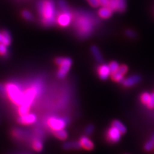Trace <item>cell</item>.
Here are the masks:
<instances>
[{
	"mask_svg": "<svg viewBox=\"0 0 154 154\" xmlns=\"http://www.w3.org/2000/svg\"><path fill=\"white\" fill-rule=\"evenodd\" d=\"M38 10L42 22L45 25H51L56 21L58 14L52 0H41L38 3Z\"/></svg>",
	"mask_w": 154,
	"mask_h": 154,
	"instance_id": "cell-1",
	"label": "cell"
},
{
	"mask_svg": "<svg viewBox=\"0 0 154 154\" xmlns=\"http://www.w3.org/2000/svg\"><path fill=\"white\" fill-rule=\"evenodd\" d=\"M93 19L88 14L82 13L76 16L75 26L79 35L83 37L89 36L93 32Z\"/></svg>",
	"mask_w": 154,
	"mask_h": 154,
	"instance_id": "cell-2",
	"label": "cell"
},
{
	"mask_svg": "<svg viewBox=\"0 0 154 154\" xmlns=\"http://www.w3.org/2000/svg\"><path fill=\"white\" fill-rule=\"evenodd\" d=\"M5 87L7 95L13 103L19 106L23 104L24 101V92L21 91L18 85L14 83H8Z\"/></svg>",
	"mask_w": 154,
	"mask_h": 154,
	"instance_id": "cell-3",
	"label": "cell"
},
{
	"mask_svg": "<svg viewBox=\"0 0 154 154\" xmlns=\"http://www.w3.org/2000/svg\"><path fill=\"white\" fill-rule=\"evenodd\" d=\"M42 85L40 82H35L24 92V101L23 104L30 106L33 100L41 93Z\"/></svg>",
	"mask_w": 154,
	"mask_h": 154,
	"instance_id": "cell-4",
	"label": "cell"
},
{
	"mask_svg": "<svg viewBox=\"0 0 154 154\" xmlns=\"http://www.w3.org/2000/svg\"><path fill=\"white\" fill-rule=\"evenodd\" d=\"M56 63L59 66V69L57 73V76L59 79H63L68 73L71 66L72 64V60L69 58H57L56 59Z\"/></svg>",
	"mask_w": 154,
	"mask_h": 154,
	"instance_id": "cell-5",
	"label": "cell"
},
{
	"mask_svg": "<svg viewBox=\"0 0 154 154\" xmlns=\"http://www.w3.org/2000/svg\"><path fill=\"white\" fill-rule=\"evenodd\" d=\"M73 19V15L69 10L61 11V12L57 14L56 21L60 26L66 27L69 26Z\"/></svg>",
	"mask_w": 154,
	"mask_h": 154,
	"instance_id": "cell-6",
	"label": "cell"
},
{
	"mask_svg": "<svg viewBox=\"0 0 154 154\" xmlns=\"http://www.w3.org/2000/svg\"><path fill=\"white\" fill-rule=\"evenodd\" d=\"M67 123L66 118L51 117L48 120V125L53 131L64 129Z\"/></svg>",
	"mask_w": 154,
	"mask_h": 154,
	"instance_id": "cell-7",
	"label": "cell"
},
{
	"mask_svg": "<svg viewBox=\"0 0 154 154\" xmlns=\"http://www.w3.org/2000/svg\"><path fill=\"white\" fill-rule=\"evenodd\" d=\"M122 133L114 127H110L107 132V139L110 143H117L121 139Z\"/></svg>",
	"mask_w": 154,
	"mask_h": 154,
	"instance_id": "cell-8",
	"label": "cell"
},
{
	"mask_svg": "<svg viewBox=\"0 0 154 154\" xmlns=\"http://www.w3.org/2000/svg\"><path fill=\"white\" fill-rule=\"evenodd\" d=\"M37 121V116L32 113H28L25 115L20 116L17 119V122L23 125H32Z\"/></svg>",
	"mask_w": 154,
	"mask_h": 154,
	"instance_id": "cell-9",
	"label": "cell"
},
{
	"mask_svg": "<svg viewBox=\"0 0 154 154\" xmlns=\"http://www.w3.org/2000/svg\"><path fill=\"white\" fill-rule=\"evenodd\" d=\"M128 71V67L127 66L122 65L119 66V69L117 71L112 74V78L116 82H122L123 80V76L127 73Z\"/></svg>",
	"mask_w": 154,
	"mask_h": 154,
	"instance_id": "cell-10",
	"label": "cell"
},
{
	"mask_svg": "<svg viewBox=\"0 0 154 154\" xmlns=\"http://www.w3.org/2000/svg\"><path fill=\"white\" fill-rule=\"evenodd\" d=\"M98 73L100 78L102 80H106L109 78L110 75L111 74L109 66L106 64L101 65L98 69Z\"/></svg>",
	"mask_w": 154,
	"mask_h": 154,
	"instance_id": "cell-11",
	"label": "cell"
},
{
	"mask_svg": "<svg viewBox=\"0 0 154 154\" xmlns=\"http://www.w3.org/2000/svg\"><path fill=\"white\" fill-rule=\"evenodd\" d=\"M141 80V77L139 75H135L129 76L126 79H123L122 84L125 87H131L139 83Z\"/></svg>",
	"mask_w": 154,
	"mask_h": 154,
	"instance_id": "cell-12",
	"label": "cell"
},
{
	"mask_svg": "<svg viewBox=\"0 0 154 154\" xmlns=\"http://www.w3.org/2000/svg\"><path fill=\"white\" fill-rule=\"evenodd\" d=\"M80 143L82 147L84 148L86 150H91L94 148V144L87 136H82L80 139Z\"/></svg>",
	"mask_w": 154,
	"mask_h": 154,
	"instance_id": "cell-13",
	"label": "cell"
},
{
	"mask_svg": "<svg viewBox=\"0 0 154 154\" xmlns=\"http://www.w3.org/2000/svg\"><path fill=\"white\" fill-rule=\"evenodd\" d=\"M112 11L108 6L103 7L101 8L98 11V15L100 17L103 19H107L112 15Z\"/></svg>",
	"mask_w": 154,
	"mask_h": 154,
	"instance_id": "cell-14",
	"label": "cell"
},
{
	"mask_svg": "<svg viewBox=\"0 0 154 154\" xmlns=\"http://www.w3.org/2000/svg\"><path fill=\"white\" fill-rule=\"evenodd\" d=\"M82 147L80 141H72L67 142L63 144V148L66 150L70 149H79Z\"/></svg>",
	"mask_w": 154,
	"mask_h": 154,
	"instance_id": "cell-15",
	"label": "cell"
},
{
	"mask_svg": "<svg viewBox=\"0 0 154 154\" xmlns=\"http://www.w3.org/2000/svg\"><path fill=\"white\" fill-rule=\"evenodd\" d=\"M91 52L95 58V59L97 60L99 62H102L103 61V57L102 54L99 50L98 48L96 47V46H93L91 47Z\"/></svg>",
	"mask_w": 154,
	"mask_h": 154,
	"instance_id": "cell-16",
	"label": "cell"
},
{
	"mask_svg": "<svg viewBox=\"0 0 154 154\" xmlns=\"http://www.w3.org/2000/svg\"><path fill=\"white\" fill-rule=\"evenodd\" d=\"M54 136L58 139H61V140H64L67 137V133L64 129L58 130V131H54Z\"/></svg>",
	"mask_w": 154,
	"mask_h": 154,
	"instance_id": "cell-17",
	"label": "cell"
},
{
	"mask_svg": "<svg viewBox=\"0 0 154 154\" xmlns=\"http://www.w3.org/2000/svg\"><path fill=\"white\" fill-rule=\"evenodd\" d=\"M112 126L116 128H117L122 134H125L127 131V128L125 125L121 122L118 121V120H115V121L113 122Z\"/></svg>",
	"mask_w": 154,
	"mask_h": 154,
	"instance_id": "cell-18",
	"label": "cell"
},
{
	"mask_svg": "<svg viewBox=\"0 0 154 154\" xmlns=\"http://www.w3.org/2000/svg\"><path fill=\"white\" fill-rule=\"evenodd\" d=\"M32 147L37 152H40L42 150L43 144L42 141L38 139H35L33 140L32 143Z\"/></svg>",
	"mask_w": 154,
	"mask_h": 154,
	"instance_id": "cell-19",
	"label": "cell"
},
{
	"mask_svg": "<svg viewBox=\"0 0 154 154\" xmlns=\"http://www.w3.org/2000/svg\"><path fill=\"white\" fill-rule=\"evenodd\" d=\"M30 106L27 105L26 104H21L19 105V107L18 109V112L20 116L25 115L28 113H29V110H30Z\"/></svg>",
	"mask_w": 154,
	"mask_h": 154,
	"instance_id": "cell-20",
	"label": "cell"
},
{
	"mask_svg": "<svg viewBox=\"0 0 154 154\" xmlns=\"http://www.w3.org/2000/svg\"><path fill=\"white\" fill-rule=\"evenodd\" d=\"M2 34L3 36V43L7 46H8L11 44V37L10 33L7 31H3L2 32Z\"/></svg>",
	"mask_w": 154,
	"mask_h": 154,
	"instance_id": "cell-21",
	"label": "cell"
},
{
	"mask_svg": "<svg viewBox=\"0 0 154 154\" xmlns=\"http://www.w3.org/2000/svg\"><path fill=\"white\" fill-rule=\"evenodd\" d=\"M154 148V134L151 137L150 140H149L144 145V149L146 151H151Z\"/></svg>",
	"mask_w": 154,
	"mask_h": 154,
	"instance_id": "cell-22",
	"label": "cell"
},
{
	"mask_svg": "<svg viewBox=\"0 0 154 154\" xmlns=\"http://www.w3.org/2000/svg\"><path fill=\"white\" fill-rule=\"evenodd\" d=\"M109 66L110 72H111V74L115 73L116 71H117L118 69H119V64L117 63L116 62H115V61L110 62V63L109 65Z\"/></svg>",
	"mask_w": 154,
	"mask_h": 154,
	"instance_id": "cell-23",
	"label": "cell"
},
{
	"mask_svg": "<svg viewBox=\"0 0 154 154\" xmlns=\"http://www.w3.org/2000/svg\"><path fill=\"white\" fill-rule=\"evenodd\" d=\"M150 96H151V94H149L148 93H143L141 96V102L144 103L147 105V104L148 103L149 101H150Z\"/></svg>",
	"mask_w": 154,
	"mask_h": 154,
	"instance_id": "cell-24",
	"label": "cell"
},
{
	"mask_svg": "<svg viewBox=\"0 0 154 154\" xmlns=\"http://www.w3.org/2000/svg\"><path fill=\"white\" fill-rule=\"evenodd\" d=\"M118 3V0H109L108 7L111 9L112 11H117Z\"/></svg>",
	"mask_w": 154,
	"mask_h": 154,
	"instance_id": "cell-25",
	"label": "cell"
},
{
	"mask_svg": "<svg viewBox=\"0 0 154 154\" xmlns=\"http://www.w3.org/2000/svg\"><path fill=\"white\" fill-rule=\"evenodd\" d=\"M126 8V3L125 0H118V10L119 12H123Z\"/></svg>",
	"mask_w": 154,
	"mask_h": 154,
	"instance_id": "cell-26",
	"label": "cell"
},
{
	"mask_svg": "<svg viewBox=\"0 0 154 154\" xmlns=\"http://www.w3.org/2000/svg\"><path fill=\"white\" fill-rule=\"evenodd\" d=\"M22 15L24 18L27 19L28 21H32L33 18L32 13L28 11H24L22 13Z\"/></svg>",
	"mask_w": 154,
	"mask_h": 154,
	"instance_id": "cell-27",
	"label": "cell"
},
{
	"mask_svg": "<svg viewBox=\"0 0 154 154\" xmlns=\"http://www.w3.org/2000/svg\"><path fill=\"white\" fill-rule=\"evenodd\" d=\"M7 46L3 43H0V55H5L7 54Z\"/></svg>",
	"mask_w": 154,
	"mask_h": 154,
	"instance_id": "cell-28",
	"label": "cell"
},
{
	"mask_svg": "<svg viewBox=\"0 0 154 154\" xmlns=\"http://www.w3.org/2000/svg\"><path fill=\"white\" fill-rule=\"evenodd\" d=\"M85 133L88 135L92 134L94 131V126L93 125H89L85 128Z\"/></svg>",
	"mask_w": 154,
	"mask_h": 154,
	"instance_id": "cell-29",
	"label": "cell"
},
{
	"mask_svg": "<svg viewBox=\"0 0 154 154\" xmlns=\"http://www.w3.org/2000/svg\"><path fill=\"white\" fill-rule=\"evenodd\" d=\"M88 2L93 7H98L99 5H100L98 0H88Z\"/></svg>",
	"mask_w": 154,
	"mask_h": 154,
	"instance_id": "cell-30",
	"label": "cell"
},
{
	"mask_svg": "<svg viewBox=\"0 0 154 154\" xmlns=\"http://www.w3.org/2000/svg\"><path fill=\"white\" fill-rule=\"evenodd\" d=\"M147 106L149 108H153L154 107V94H152L150 96V101H149Z\"/></svg>",
	"mask_w": 154,
	"mask_h": 154,
	"instance_id": "cell-31",
	"label": "cell"
},
{
	"mask_svg": "<svg viewBox=\"0 0 154 154\" xmlns=\"http://www.w3.org/2000/svg\"><path fill=\"white\" fill-rule=\"evenodd\" d=\"M125 33H126V35L128 37H131V38H134V37H136V33H135L134 31L131 30H127L126 32H125Z\"/></svg>",
	"mask_w": 154,
	"mask_h": 154,
	"instance_id": "cell-32",
	"label": "cell"
},
{
	"mask_svg": "<svg viewBox=\"0 0 154 154\" xmlns=\"http://www.w3.org/2000/svg\"><path fill=\"white\" fill-rule=\"evenodd\" d=\"M100 5H102L103 7H107L109 5V0H98Z\"/></svg>",
	"mask_w": 154,
	"mask_h": 154,
	"instance_id": "cell-33",
	"label": "cell"
},
{
	"mask_svg": "<svg viewBox=\"0 0 154 154\" xmlns=\"http://www.w3.org/2000/svg\"><path fill=\"white\" fill-rule=\"evenodd\" d=\"M5 87H4L2 84H0V93H5Z\"/></svg>",
	"mask_w": 154,
	"mask_h": 154,
	"instance_id": "cell-34",
	"label": "cell"
},
{
	"mask_svg": "<svg viewBox=\"0 0 154 154\" xmlns=\"http://www.w3.org/2000/svg\"><path fill=\"white\" fill-rule=\"evenodd\" d=\"M3 36L2 32L0 33V43H3Z\"/></svg>",
	"mask_w": 154,
	"mask_h": 154,
	"instance_id": "cell-35",
	"label": "cell"
}]
</instances>
